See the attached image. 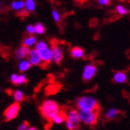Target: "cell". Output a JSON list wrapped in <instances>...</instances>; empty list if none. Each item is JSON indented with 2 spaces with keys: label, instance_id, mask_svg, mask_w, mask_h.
Returning a JSON list of instances; mask_svg holds the SVG:
<instances>
[{
  "label": "cell",
  "instance_id": "cell-11",
  "mask_svg": "<svg viewBox=\"0 0 130 130\" xmlns=\"http://www.w3.org/2000/svg\"><path fill=\"white\" fill-rule=\"evenodd\" d=\"M70 54H71V56L76 58V59L84 58L85 55L84 50L82 48H79V47H74V48H73L70 51Z\"/></svg>",
  "mask_w": 130,
  "mask_h": 130
},
{
  "label": "cell",
  "instance_id": "cell-18",
  "mask_svg": "<svg viewBox=\"0 0 130 130\" xmlns=\"http://www.w3.org/2000/svg\"><path fill=\"white\" fill-rule=\"evenodd\" d=\"M14 99L16 102L20 103V101H23L24 100V95L23 94L21 90H16L14 93Z\"/></svg>",
  "mask_w": 130,
  "mask_h": 130
},
{
  "label": "cell",
  "instance_id": "cell-8",
  "mask_svg": "<svg viewBox=\"0 0 130 130\" xmlns=\"http://www.w3.org/2000/svg\"><path fill=\"white\" fill-rule=\"evenodd\" d=\"M97 73V67L90 64L85 66L84 69V73H83V79H84V81H90L94 76H95Z\"/></svg>",
  "mask_w": 130,
  "mask_h": 130
},
{
  "label": "cell",
  "instance_id": "cell-6",
  "mask_svg": "<svg viewBox=\"0 0 130 130\" xmlns=\"http://www.w3.org/2000/svg\"><path fill=\"white\" fill-rule=\"evenodd\" d=\"M29 58V62L31 65L33 66H39L42 68H46L47 66L44 64L43 60L41 59V58L38 52L36 51V49H31L30 51V53L28 55Z\"/></svg>",
  "mask_w": 130,
  "mask_h": 130
},
{
  "label": "cell",
  "instance_id": "cell-32",
  "mask_svg": "<svg viewBox=\"0 0 130 130\" xmlns=\"http://www.w3.org/2000/svg\"><path fill=\"white\" fill-rule=\"evenodd\" d=\"M2 12V4H1V3H0V13Z\"/></svg>",
  "mask_w": 130,
  "mask_h": 130
},
{
  "label": "cell",
  "instance_id": "cell-1",
  "mask_svg": "<svg viewBox=\"0 0 130 130\" xmlns=\"http://www.w3.org/2000/svg\"><path fill=\"white\" fill-rule=\"evenodd\" d=\"M39 109L42 117L45 120L48 121L49 124L52 123V119H54V117L60 111L58 104L55 101L51 100L44 101L40 106Z\"/></svg>",
  "mask_w": 130,
  "mask_h": 130
},
{
  "label": "cell",
  "instance_id": "cell-7",
  "mask_svg": "<svg viewBox=\"0 0 130 130\" xmlns=\"http://www.w3.org/2000/svg\"><path fill=\"white\" fill-rule=\"evenodd\" d=\"M52 52H53V61L57 63L60 64L62 58H63V52L61 48L58 46L57 42H52Z\"/></svg>",
  "mask_w": 130,
  "mask_h": 130
},
{
  "label": "cell",
  "instance_id": "cell-27",
  "mask_svg": "<svg viewBox=\"0 0 130 130\" xmlns=\"http://www.w3.org/2000/svg\"><path fill=\"white\" fill-rule=\"evenodd\" d=\"M52 16H53L54 20H55L57 23H58V22L60 21L61 17H60L59 13H58V12L57 10H53V12H52Z\"/></svg>",
  "mask_w": 130,
  "mask_h": 130
},
{
  "label": "cell",
  "instance_id": "cell-14",
  "mask_svg": "<svg viewBox=\"0 0 130 130\" xmlns=\"http://www.w3.org/2000/svg\"><path fill=\"white\" fill-rule=\"evenodd\" d=\"M119 111L116 109V108H111L108 110V111L105 114V118L107 119L108 120H111L113 119H115V118L119 115Z\"/></svg>",
  "mask_w": 130,
  "mask_h": 130
},
{
  "label": "cell",
  "instance_id": "cell-16",
  "mask_svg": "<svg viewBox=\"0 0 130 130\" xmlns=\"http://www.w3.org/2000/svg\"><path fill=\"white\" fill-rule=\"evenodd\" d=\"M35 42H36V38H35L34 36H31V35H30V36L25 38L24 39H23V45H24L26 47H29L33 45L34 44H35Z\"/></svg>",
  "mask_w": 130,
  "mask_h": 130
},
{
  "label": "cell",
  "instance_id": "cell-31",
  "mask_svg": "<svg viewBox=\"0 0 130 130\" xmlns=\"http://www.w3.org/2000/svg\"><path fill=\"white\" fill-rule=\"evenodd\" d=\"M28 130H38L36 128H34V127H31V128H29Z\"/></svg>",
  "mask_w": 130,
  "mask_h": 130
},
{
  "label": "cell",
  "instance_id": "cell-9",
  "mask_svg": "<svg viewBox=\"0 0 130 130\" xmlns=\"http://www.w3.org/2000/svg\"><path fill=\"white\" fill-rule=\"evenodd\" d=\"M73 123H75L76 125H79L80 122L79 119V113L76 109H71L68 114L66 115V120Z\"/></svg>",
  "mask_w": 130,
  "mask_h": 130
},
{
  "label": "cell",
  "instance_id": "cell-2",
  "mask_svg": "<svg viewBox=\"0 0 130 130\" xmlns=\"http://www.w3.org/2000/svg\"><path fill=\"white\" fill-rule=\"evenodd\" d=\"M76 105L80 111H92L100 109L96 99L90 97H81L76 101Z\"/></svg>",
  "mask_w": 130,
  "mask_h": 130
},
{
  "label": "cell",
  "instance_id": "cell-28",
  "mask_svg": "<svg viewBox=\"0 0 130 130\" xmlns=\"http://www.w3.org/2000/svg\"><path fill=\"white\" fill-rule=\"evenodd\" d=\"M27 31L31 35V34H34L36 33V29H35V26H33V25H28L27 27Z\"/></svg>",
  "mask_w": 130,
  "mask_h": 130
},
{
  "label": "cell",
  "instance_id": "cell-24",
  "mask_svg": "<svg viewBox=\"0 0 130 130\" xmlns=\"http://www.w3.org/2000/svg\"><path fill=\"white\" fill-rule=\"evenodd\" d=\"M17 15L19 16L20 17H26L29 16V12L27 9H22L19 11V13H17Z\"/></svg>",
  "mask_w": 130,
  "mask_h": 130
},
{
  "label": "cell",
  "instance_id": "cell-23",
  "mask_svg": "<svg viewBox=\"0 0 130 130\" xmlns=\"http://www.w3.org/2000/svg\"><path fill=\"white\" fill-rule=\"evenodd\" d=\"M11 82L14 85H19V76L17 74H13L11 76Z\"/></svg>",
  "mask_w": 130,
  "mask_h": 130
},
{
  "label": "cell",
  "instance_id": "cell-15",
  "mask_svg": "<svg viewBox=\"0 0 130 130\" xmlns=\"http://www.w3.org/2000/svg\"><path fill=\"white\" fill-rule=\"evenodd\" d=\"M25 6V3L23 1H14L11 3V9L17 11H20Z\"/></svg>",
  "mask_w": 130,
  "mask_h": 130
},
{
  "label": "cell",
  "instance_id": "cell-21",
  "mask_svg": "<svg viewBox=\"0 0 130 130\" xmlns=\"http://www.w3.org/2000/svg\"><path fill=\"white\" fill-rule=\"evenodd\" d=\"M116 12L120 15H126L128 13V11L122 6H118L116 7Z\"/></svg>",
  "mask_w": 130,
  "mask_h": 130
},
{
  "label": "cell",
  "instance_id": "cell-19",
  "mask_svg": "<svg viewBox=\"0 0 130 130\" xmlns=\"http://www.w3.org/2000/svg\"><path fill=\"white\" fill-rule=\"evenodd\" d=\"M25 6L28 12H33L35 9V3L33 0H27L25 2Z\"/></svg>",
  "mask_w": 130,
  "mask_h": 130
},
{
  "label": "cell",
  "instance_id": "cell-30",
  "mask_svg": "<svg viewBox=\"0 0 130 130\" xmlns=\"http://www.w3.org/2000/svg\"><path fill=\"white\" fill-rule=\"evenodd\" d=\"M98 3L101 6H108L111 3V1H109V0H100V1H98Z\"/></svg>",
  "mask_w": 130,
  "mask_h": 130
},
{
  "label": "cell",
  "instance_id": "cell-22",
  "mask_svg": "<svg viewBox=\"0 0 130 130\" xmlns=\"http://www.w3.org/2000/svg\"><path fill=\"white\" fill-rule=\"evenodd\" d=\"M35 29H36V33L41 34L44 32V27L41 24V23H38L36 26H35Z\"/></svg>",
  "mask_w": 130,
  "mask_h": 130
},
{
  "label": "cell",
  "instance_id": "cell-26",
  "mask_svg": "<svg viewBox=\"0 0 130 130\" xmlns=\"http://www.w3.org/2000/svg\"><path fill=\"white\" fill-rule=\"evenodd\" d=\"M66 126H67L69 130H73V129H76L78 127V125H76L75 123H73L71 122H69V121H66Z\"/></svg>",
  "mask_w": 130,
  "mask_h": 130
},
{
  "label": "cell",
  "instance_id": "cell-3",
  "mask_svg": "<svg viewBox=\"0 0 130 130\" xmlns=\"http://www.w3.org/2000/svg\"><path fill=\"white\" fill-rule=\"evenodd\" d=\"M35 49H36V51L40 55L41 59L43 60L44 64L48 66V64H50V62H52L53 58V52L52 48H49L45 41H41L36 44Z\"/></svg>",
  "mask_w": 130,
  "mask_h": 130
},
{
  "label": "cell",
  "instance_id": "cell-12",
  "mask_svg": "<svg viewBox=\"0 0 130 130\" xmlns=\"http://www.w3.org/2000/svg\"><path fill=\"white\" fill-rule=\"evenodd\" d=\"M113 80L117 84H123L127 81V76L123 72H118L115 74Z\"/></svg>",
  "mask_w": 130,
  "mask_h": 130
},
{
  "label": "cell",
  "instance_id": "cell-25",
  "mask_svg": "<svg viewBox=\"0 0 130 130\" xmlns=\"http://www.w3.org/2000/svg\"><path fill=\"white\" fill-rule=\"evenodd\" d=\"M30 128V125L28 122H23L18 128V130H28Z\"/></svg>",
  "mask_w": 130,
  "mask_h": 130
},
{
  "label": "cell",
  "instance_id": "cell-13",
  "mask_svg": "<svg viewBox=\"0 0 130 130\" xmlns=\"http://www.w3.org/2000/svg\"><path fill=\"white\" fill-rule=\"evenodd\" d=\"M66 120V114L64 111H60L52 119V122L56 124H61L63 121Z\"/></svg>",
  "mask_w": 130,
  "mask_h": 130
},
{
  "label": "cell",
  "instance_id": "cell-10",
  "mask_svg": "<svg viewBox=\"0 0 130 130\" xmlns=\"http://www.w3.org/2000/svg\"><path fill=\"white\" fill-rule=\"evenodd\" d=\"M30 51V50L29 49L28 47H26L24 45H21L16 51V53H15L16 58L17 60H20V59H23V58H26L27 56H28Z\"/></svg>",
  "mask_w": 130,
  "mask_h": 130
},
{
  "label": "cell",
  "instance_id": "cell-20",
  "mask_svg": "<svg viewBox=\"0 0 130 130\" xmlns=\"http://www.w3.org/2000/svg\"><path fill=\"white\" fill-rule=\"evenodd\" d=\"M57 87H60V86H56V84L48 86L46 88V93L47 94H53V93H57V91L59 90V89H57Z\"/></svg>",
  "mask_w": 130,
  "mask_h": 130
},
{
  "label": "cell",
  "instance_id": "cell-4",
  "mask_svg": "<svg viewBox=\"0 0 130 130\" xmlns=\"http://www.w3.org/2000/svg\"><path fill=\"white\" fill-rule=\"evenodd\" d=\"M99 110L92 111H80L79 119L88 125H94L98 122Z\"/></svg>",
  "mask_w": 130,
  "mask_h": 130
},
{
  "label": "cell",
  "instance_id": "cell-29",
  "mask_svg": "<svg viewBox=\"0 0 130 130\" xmlns=\"http://www.w3.org/2000/svg\"><path fill=\"white\" fill-rule=\"evenodd\" d=\"M27 79L24 75L19 76V84H27Z\"/></svg>",
  "mask_w": 130,
  "mask_h": 130
},
{
  "label": "cell",
  "instance_id": "cell-17",
  "mask_svg": "<svg viewBox=\"0 0 130 130\" xmlns=\"http://www.w3.org/2000/svg\"><path fill=\"white\" fill-rule=\"evenodd\" d=\"M30 66H31V64L30 63L28 60H23L19 65V69L21 73H23V72H25V71H27V69H29Z\"/></svg>",
  "mask_w": 130,
  "mask_h": 130
},
{
  "label": "cell",
  "instance_id": "cell-5",
  "mask_svg": "<svg viewBox=\"0 0 130 130\" xmlns=\"http://www.w3.org/2000/svg\"><path fill=\"white\" fill-rule=\"evenodd\" d=\"M20 109V104L18 102H15L9 105L4 111V118L6 122L16 119Z\"/></svg>",
  "mask_w": 130,
  "mask_h": 130
}]
</instances>
